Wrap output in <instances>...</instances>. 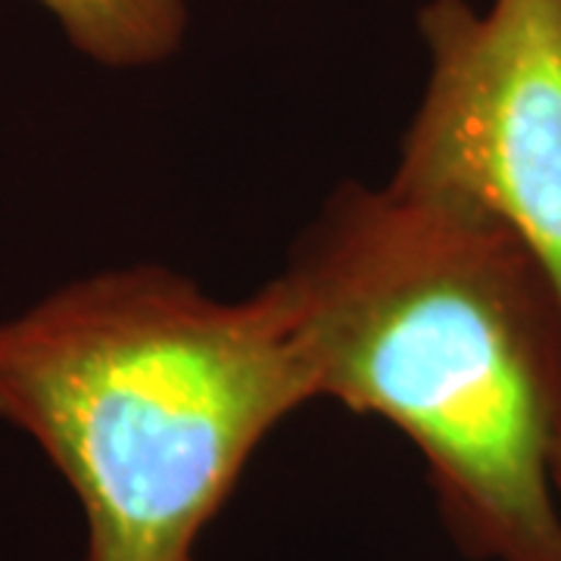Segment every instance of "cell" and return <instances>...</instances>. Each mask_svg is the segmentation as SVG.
<instances>
[{
	"instance_id": "cell-1",
	"label": "cell",
	"mask_w": 561,
	"mask_h": 561,
	"mask_svg": "<svg viewBox=\"0 0 561 561\" xmlns=\"http://www.w3.org/2000/svg\"><path fill=\"white\" fill-rule=\"evenodd\" d=\"M316 400L415 443L474 559L561 561V300L500 221L343 184L294 241Z\"/></svg>"
},
{
	"instance_id": "cell-2",
	"label": "cell",
	"mask_w": 561,
	"mask_h": 561,
	"mask_svg": "<svg viewBox=\"0 0 561 561\" xmlns=\"http://www.w3.org/2000/svg\"><path fill=\"white\" fill-rule=\"evenodd\" d=\"M312 400L278 275L216 300L138 262L0 319V421L79 496L84 561H194L260 443Z\"/></svg>"
},
{
	"instance_id": "cell-3",
	"label": "cell",
	"mask_w": 561,
	"mask_h": 561,
	"mask_svg": "<svg viewBox=\"0 0 561 561\" xmlns=\"http://www.w3.org/2000/svg\"><path fill=\"white\" fill-rule=\"evenodd\" d=\"M431 57L390 184L500 221L561 300V0H427Z\"/></svg>"
},
{
	"instance_id": "cell-4",
	"label": "cell",
	"mask_w": 561,
	"mask_h": 561,
	"mask_svg": "<svg viewBox=\"0 0 561 561\" xmlns=\"http://www.w3.org/2000/svg\"><path fill=\"white\" fill-rule=\"evenodd\" d=\"M66 41L106 69H150L172 60L187 35L184 0H38Z\"/></svg>"
},
{
	"instance_id": "cell-5",
	"label": "cell",
	"mask_w": 561,
	"mask_h": 561,
	"mask_svg": "<svg viewBox=\"0 0 561 561\" xmlns=\"http://www.w3.org/2000/svg\"><path fill=\"white\" fill-rule=\"evenodd\" d=\"M556 486H559V496H561V459L559 465H556Z\"/></svg>"
}]
</instances>
